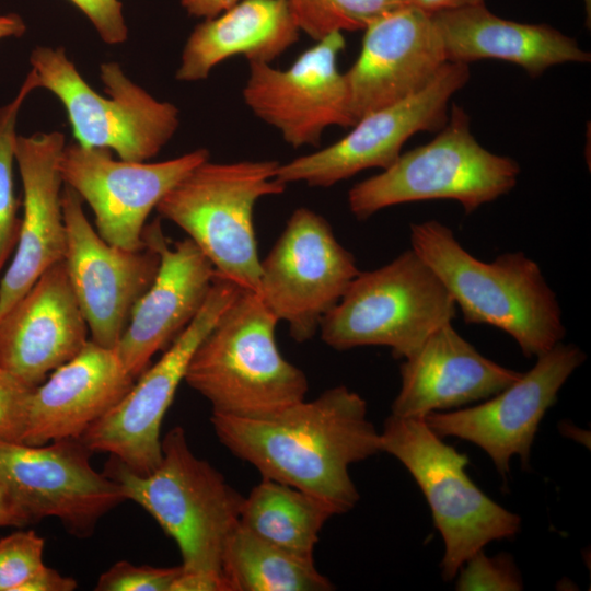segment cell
Masks as SVG:
<instances>
[{
  "label": "cell",
  "mask_w": 591,
  "mask_h": 591,
  "mask_svg": "<svg viewBox=\"0 0 591 591\" xmlns=\"http://www.w3.org/2000/svg\"><path fill=\"white\" fill-rule=\"evenodd\" d=\"M586 7V13L588 15L587 22L588 25L590 24V15H591V0H582Z\"/></svg>",
  "instance_id": "40"
},
{
  "label": "cell",
  "mask_w": 591,
  "mask_h": 591,
  "mask_svg": "<svg viewBox=\"0 0 591 591\" xmlns=\"http://www.w3.org/2000/svg\"><path fill=\"white\" fill-rule=\"evenodd\" d=\"M38 88L37 77L31 69L16 94L0 106V281L20 233L13 177L18 117L25 100Z\"/></svg>",
  "instance_id": "28"
},
{
  "label": "cell",
  "mask_w": 591,
  "mask_h": 591,
  "mask_svg": "<svg viewBox=\"0 0 591 591\" xmlns=\"http://www.w3.org/2000/svg\"><path fill=\"white\" fill-rule=\"evenodd\" d=\"M77 587L74 578L62 576L56 569L44 566L26 580L19 591H72Z\"/></svg>",
  "instance_id": "35"
},
{
  "label": "cell",
  "mask_w": 591,
  "mask_h": 591,
  "mask_svg": "<svg viewBox=\"0 0 591 591\" xmlns=\"http://www.w3.org/2000/svg\"><path fill=\"white\" fill-rule=\"evenodd\" d=\"M584 360L586 354L578 346L559 343L537 356L528 372L488 401L464 409L433 412L424 419L440 438L456 437L484 450L507 480L514 455L528 466L540 422Z\"/></svg>",
  "instance_id": "16"
},
{
  "label": "cell",
  "mask_w": 591,
  "mask_h": 591,
  "mask_svg": "<svg viewBox=\"0 0 591 591\" xmlns=\"http://www.w3.org/2000/svg\"><path fill=\"white\" fill-rule=\"evenodd\" d=\"M228 591H329L334 584L314 560L281 549L241 523L228 537L221 559Z\"/></svg>",
  "instance_id": "27"
},
{
  "label": "cell",
  "mask_w": 591,
  "mask_h": 591,
  "mask_svg": "<svg viewBox=\"0 0 591 591\" xmlns=\"http://www.w3.org/2000/svg\"><path fill=\"white\" fill-rule=\"evenodd\" d=\"M209 160L196 149L162 162L114 159L112 151L66 144L59 159L63 185L94 212L96 231L109 244L137 251L146 247V221L161 199L183 177Z\"/></svg>",
  "instance_id": "14"
},
{
  "label": "cell",
  "mask_w": 591,
  "mask_h": 591,
  "mask_svg": "<svg viewBox=\"0 0 591 591\" xmlns=\"http://www.w3.org/2000/svg\"><path fill=\"white\" fill-rule=\"evenodd\" d=\"M456 305L433 270L410 248L389 264L359 271L318 332L336 350L385 346L396 359L414 355Z\"/></svg>",
  "instance_id": "6"
},
{
  "label": "cell",
  "mask_w": 591,
  "mask_h": 591,
  "mask_svg": "<svg viewBox=\"0 0 591 591\" xmlns=\"http://www.w3.org/2000/svg\"><path fill=\"white\" fill-rule=\"evenodd\" d=\"M45 541L35 531H19L0 540V591H19L45 564Z\"/></svg>",
  "instance_id": "31"
},
{
  "label": "cell",
  "mask_w": 591,
  "mask_h": 591,
  "mask_svg": "<svg viewBox=\"0 0 591 591\" xmlns=\"http://www.w3.org/2000/svg\"><path fill=\"white\" fill-rule=\"evenodd\" d=\"M80 439L43 445L0 439V483L30 523L58 519L73 536L89 537L126 499L120 486L91 465Z\"/></svg>",
  "instance_id": "12"
},
{
  "label": "cell",
  "mask_w": 591,
  "mask_h": 591,
  "mask_svg": "<svg viewBox=\"0 0 591 591\" xmlns=\"http://www.w3.org/2000/svg\"><path fill=\"white\" fill-rule=\"evenodd\" d=\"M335 512L302 490L264 478L243 498L240 523L256 536L314 560L320 533Z\"/></svg>",
  "instance_id": "26"
},
{
  "label": "cell",
  "mask_w": 591,
  "mask_h": 591,
  "mask_svg": "<svg viewBox=\"0 0 591 591\" xmlns=\"http://www.w3.org/2000/svg\"><path fill=\"white\" fill-rule=\"evenodd\" d=\"M409 229L412 248L439 277L466 323L503 331L526 358L561 343V310L536 262L522 252L479 260L437 220L412 223Z\"/></svg>",
  "instance_id": "2"
},
{
  "label": "cell",
  "mask_w": 591,
  "mask_h": 591,
  "mask_svg": "<svg viewBox=\"0 0 591 591\" xmlns=\"http://www.w3.org/2000/svg\"><path fill=\"white\" fill-rule=\"evenodd\" d=\"M31 69L39 88L63 105L76 142L106 149L119 159L144 162L155 157L179 125L178 108L135 83L114 61L100 66L105 94L92 89L62 47H35Z\"/></svg>",
  "instance_id": "9"
},
{
  "label": "cell",
  "mask_w": 591,
  "mask_h": 591,
  "mask_svg": "<svg viewBox=\"0 0 591 591\" xmlns=\"http://www.w3.org/2000/svg\"><path fill=\"white\" fill-rule=\"evenodd\" d=\"M485 1L486 0H409L413 5L428 13L480 4L485 3Z\"/></svg>",
  "instance_id": "38"
},
{
  "label": "cell",
  "mask_w": 591,
  "mask_h": 591,
  "mask_svg": "<svg viewBox=\"0 0 591 591\" xmlns=\"http://www.w3.org/2000/svg\"><path fill=\"white\" fill-rule=\"evenodd\" d=\"M86 15L103 42L109 45L124 43L128 28L118 0H69Z\"/></svg>",
  "instance_id": "34"
},
{
  "label": "cell",
  "mask_w": 591,
  "mask_h": 591,
  "mask_svg": "<svg viewBox=\"0 0 591 591\" xmlns=\"http://www.w3.org/2000/svg\"><path fill=\"white\" fill-rule=\"evenodd\" d=\"M359 271L325 218L300 207L260 260L257 294L278 322L288 324L290 336L304 343L318 332Z\"/></svg>",
  "instance_id": "11"
},
{
  "label": "cell",
  "mask_w": 591,
  "mask_h": 591,
  "mask_svg": "<svg viewBox=\"0 0 591 591\" xmlns=\"http://www.w3.org/2000/svg\"><path fill=\"white\" fill-rule=\"evenodd\" d=\"M88 333L61 260L0 317V366L34 389L85 346Z\"/></svg>",
  "instance_id": "20"
},
{
  "label": "cell",
  "mask_w": 591,
  "mask_h": 591,
  "mask_svg": "<svg viewBox=\"0 0 591 591\" xmlns=\"http://www.w3.org/2000/svg\"><path fill=\"white\" fill-rule=\"evenodd\" d=\"M30 523L27 517L14 503L3 485L0 483V528L24 526Z\"/></svg>",
  "instance_id": "37"
},
{
  "label": "cell",
  "mask_w": 591,
  "mask_h": 591,
  "mask_svg": "<svg viewBox=\"0 0 591 591\" xmlns=\"http://www.w3.org/2000/svg\"><path fill=\"white\" fill-rule=\"evenodd\" d=\"M210 421L219 441L262 477L316 497L335 514L360 499L349 467L382 452L367 402L345 385L267 416L211 414Z\"/></svg>",
  "instance_id": "1"
},
{
  "label": "cell",
  "mask_w": 591,
  "mask_h": 591,
  "mask_svg": "<svg viewBox=\"0 0 591 591\" xmlns=\"http://www.w3.org/2000/svg\"><path fill=\"white\" fill-rule=\"evenodd\" d=\"M468 79V63L447 61L418 92L362 116L338 141L280 163L276 178L285 185L329 187L367 169H387L413 135L445 125L449 101Z\"/></svg>",
  "instance_id": "13"
},
{
  "label": "cell",
  "mask_w": 591,
  "mask_h": 591,
  "mask_svg": "<svg viewBox=\"0 0 591 591\" xmlns=\"http://www.w3.org/2000/svg\"><path fill=\"white\" fill-rule=\"evenodd\" d=\"M278 161L200 163L157 206L212 264L242 290L258 292L260 259L254 230V208L286 185L276 178Z\"/></svg>",
  "instance_id": "5"
},
{
  "label": "cell",
  "mask_w": 591,
  "mask_h": 591,
  "mask_svg": "<svg viewBox=\"0 0 591 591\" xmlns=\"http://www.w3.org/2000/svg\"><path fill=\"white\" fill-rule=\"evenodd\" d=\"M116 348L89 339L30 395L22 443L80 439L135 383Z\"/></svg>",
  "instance_id": "22"
},
{
  "label": "cell",
  "mask_w": 591,
  "mask_h": 591,
  "mask_svg": "<svg viewBox=\"0 0 591 591\" xmlns=\"http://www.w3.org/2000/svg\"><path fill=\"white\" fill-rule=\"evenodd\" d=\"M299 34L288 0H241L193 30L175 77L184 82L204 80L234 56L270 63L299 39Z\"/></svg>",
  "instance_id": "25"
},
{
  "label": "cell",
  "mask_w": 591,
  "mask_h": 591,
  "mask_svg": "<svg viewBox=\"0 0 591 591\" xmlns=\"http://www.w3.org/2000/svg\"><path fill=\"white\" fill-rule=\"evenodd\" d=\"M276 316L255 292L242 290L195 349L184 381L212 414L263 417L305 398V373L283 358Z\"/></svg>",
  "instance_id": "4"
},
{
  "label": "cell",
  "mask_w": 591,
  "mask_h": 591,
  "mask_svg": "<svg viewBox=\"0 0 591 591\" xmlns=\"http://www.w3.org/2000/svg\"><path fill=\"white\" fill-rule=\"evenodd\" d=\"M519 174L515 160L477 142L467 113L453 104L437 137L355 184L348 192V206L359 220L391 206L433 199L456 200L471 213L509 193Z\"/></svg>",
  "instance_id": "7"
},
{
  "label": "cell",
  "mask_w": 591,
  "mask_h": 591,
  "mask_svg": "<svg viewBox=\"0 0 591 591\" xmlns=\"http://www.w3.org/2000/svg\"><path fill=\"white\" fill-rule=\"evenodd\" d=\"M300 31L314 40L343 31L364 30L376 19L398 10L409 0H288Z\"/></svg>",
  "instance_id": "29"
},
{
  "label": "cell",
  "mask_w": 591,
  "mask_h": 591,
  "mask_svg": "<svg viewBox=\"0 0 591 591\" xmlns=\"http://www.w3.org/2000/svg\"><path fill=\"white\" fill-rule=\"evenodd\" d=\"M459 591H519L523 589L521 573L513 557L499 553L493 557L479 549L467 558L457 571Z\"/></svg>",
  "instance_id": "30"
},
{
  "label": "cell",
  "mask_w": 591,
  "mask_h": 591,
  "mask_svg": "<svg viewBox=\"0 0 591 591\" xmlns=\"http://www.w3.org/2000/svg\"><path fill=\"white\" fill-rule=\"evenodd\" d=\"M65 146L60 131L16 137L23 212L18 244L0 281V317L47 269L63 260L66 227L59 159Z\"/></svg>",
  "instance_id": "21"
},
{
  "label": "cell",
  "mask_w": 591,
  "mask_h": 591,
  "mask_svg": "<svg viewBox=\"0 0 591 591\" xmlns=\"http://www.w3.org/2000/svg\"><path fill=\"white\" fill-rule=\"evenodd\" d=\"M143 239L158 251L159 269L151 286L134 305L115 347L135 379L197 315L216 277L212 264L190 239L169 245L159 220L146 227Z\"/></svg>",
  "instance_id": "19"
},
{
  "label": "cell",
  "mask_w": 591,
  "mask_h": 591,
  "mask_svg": "<svg viewBox=\"0 0 591 591\" xmlns=\"http://www.w3.org/2000/svg\"><path fill=\"white\" fill-rule=\"evenodd\" d=\"M363 31L360 54L343 73L354 125L418 92L447 62L431 13L412 3L376 19Z\"/></svg>",
  "instance_id": "18"
},
{
  "label": "cell",
  "mask_w": 591,
  "mask_h": 591,
  "mask_svg": "<svg viewBox=\"0 0 591 591\" xmlns=\"http://www.w3.org/2000/svg\"><path fill=\"white\" fill-rule=\"evenodd\" d=\"M182 567H152L120 560L104 571L95 591H171Z\"/></svg>",
  "instance_id": "32"
},
{
  "label": "cell",
  "mask_w": 591,
  "mask_h": 591,
  "mask_svg": "<svg viewBox=\"0 0 591 591\" xmlns=\"http://www.w3.org/2000/svg\"><path fill=\"white\" fill-rule=\"evenodd\" d=\"M447 61L470 63L499 59L532 77L565 62H589L577 40L548 24L520 23L497 16L485 3L431 13Z\"/></svg>",
  "instance_id": "24"
},
{
  "label": "cell",
  "mask_w": 591,
  "mask_h": 591,
  "mask_svg": "<svg viewBox=\"0 0 591 591\" xmlns=\"http://www.w3.org/2000/svg\"><path fill=\"white\" fill-rule=\"evenodd\" d=\"M26 31L23 19L16 13L0 14V40L20 37Z\"/></svg>",
  "instance_id": "39"
},
{
  "label": "cell",
  "mask_w": 591,
  "mask_h": 591,
  "mask_svg": "<svg viewBox=\"0 0 591 591\" xmlns=\"http://www.w3.org/2000/svg\"><path fill=\"white\" fill-rule=\"evenodd\" d=\"M399 372L392 415L414 418L489 398L522 374L483 356L452 323L440 326L404 359Z\"/></svg>",
  "instance_id": "23"
},
{
  "label": "cell",
  "mask_w": 591,
  "mask_h": 591,
  "mask_svg": "<svg viewBox=\"0 0 591 591\" xmlns=\"http://www.w3.org/2000/svg\"><path fill=\"white\" fill-rule=\"evenodd\" d=\"M61 206L66 227L63 263L91 340L114 348L134 305L155 278L160 255L147 241L146 247L137 251L107 243L88 220L80 196L66 185Z\"/></svg>",
  "instance_id": "15"
},
{
  "label": "cell",
  "mask_w": 591,
  "mask_h": 591,
  "mask_svg": "<svg viewBox=\"0 0 591 591\" xmlns=\"http://www.w3.org/2000/svg\"><path fill=\"white\" fill-rule=\"evenodd\" d=\"M345 45L343 33L336 32L317 40L286 70L248 62L245 104L293 148L317 146L329 126L351 127L346 83L337 68Z\"/></svg>",
  "instance_id": "17"
},
{
  "label": "cell",
  "mask_w": 591,
  "mask_h": 591,
  "mask_svg": "<svg viewBox=\"0 0 591 591\" xmlns=\"http://www.w3.org/2000/svg\"><path fill=\"white\" fill-rule=\"evenodd\" d=\"M242 289L216 271L197 315L148 367L125 396L83 433L80 440L94 453L105 452L131 472L151 473L162 457L161 427L189 360L221 314Z\"/></svg>",
  "instance_id": "10"
},
{
  "label": "cell",
  "mask_w": 591,
  "mask_h": 591,
  "mask_svg": "<svg viewBox=\"0 0 591 591\" xmlns=\"http://www.w3.org/2000/svg\"><path fill=\"white\" fill-rule=\"evenodd\" d=\"M103 473L174 540L183 572L209 578L228 591L222 553L240 523L244 497L193 452L183 427L172 428L162 438V457L151 473L136 474L113 456Z\"/></svg>",
  "instance_id": "3"
},
{
  "label": "cell",
  "mask_w": 591,
  "mask_h": 591,
  "mask_svg": "<svg viewBox=\"0 0 591 591\" xmlns=\"http://www.w3.org/2000/svg\"><path fill=\"white\" fill-rule=\"evenodd\" d=\"M189 15L210 19L232 8L241 0H179Z\"/></svg>",
  "instance_id": "36"
},
{
  "label": "cell",
  "mask_w": 591,
  "mask_h": 591,
  "mask_svg": "<svg viewBox=\"0 0 591 591\" xmlns=\"http://www.w3.org/2000/svg\"><path fill=\"white\" fill-rule=\"evenodd\" d=\"M33 387L0 366V439L21 442Z\"/></svg>",
  "instance_id": "33"
},
{
  "label": "cell",
  "mask_w": 591,
  "mask_h": 591,
  "mask_svg": "<svg viewBox=\"0 0 591 591\" xmlns=\"http://www.w3.org/2000/svg\"><path fill=\"white\" fill-rule=\"evenodd\" d=\"M381 450L396 457L414 477L431 509L444 554L442 578L451 581L474 553L496 540L512 538L521 518L489 498L468 477V457L437 436L424 418L390 415Z\"/></svg>",
  "instance_id": "8"
}]
</instances>
